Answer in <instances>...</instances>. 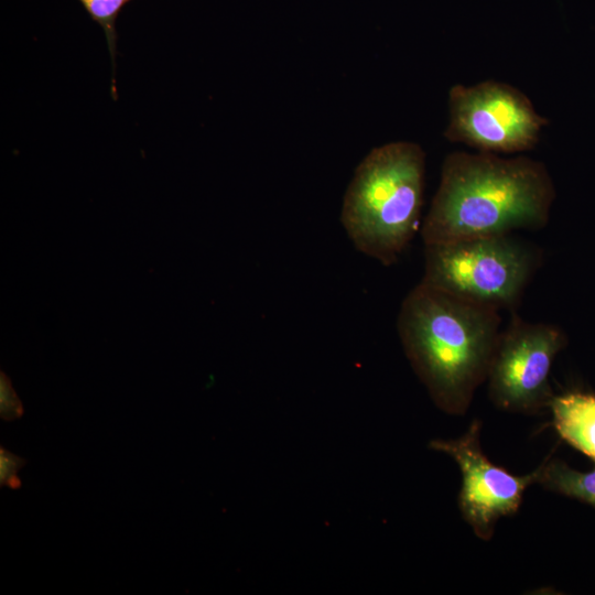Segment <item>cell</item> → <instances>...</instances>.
Here are the masks:
<instances>
[{"instance_id":"1","label":"cell","mask_w":595,"mask_h":595,"mask_svg":"<svg viewBox=\"0 0 595 595\" xmlns=\"http://www.w3.org/2000/svg\"><path fill=\"white\" fill-rule=\"evenodd\" d=\"M554 196L541 162L482 151L450 153L422 223L424 246L541 228Z\"/></svg>"},{"instance_id":"2","label":"cell","mask_w":595,"mask_h":595,"mask_svg":"<svg viewBox=\"0 0 595 595\" xmlns=\"http://www.w3.org/2000/svg\"><path fill=\"white\" fill-rule=\"evenodd\" d=\"M498 311L422 281L402 301L397 327L404 353L444 410L464 411L487 377L500 335Z\"/></svg>"},{"instance_id":"3","label":"cell","mask_w":595,"mask_h":595,"mask_svg":"<svg viewBox=\"0 0 595 595\" xmlns=\"http://www.w3.org/2000/svg\"><path fill=\"white\" fill-rule=\"evenodd\" d=\"M425 153L411 141L374 148L357 165L340 223L354 247L383 266L397 262L419 230Z\"/></svg>"},{"instance_id":"4","label":"cell","mask_w":595,"mask_h":595,"mask_svg":"<svg viewBox=\"0 0 595 595\" xmlns=\"http://www.w3.org/2000/svg\"><path fill=\"white\" fill-rule=\"evenodd\" d=\"M422 282L497 310L513 306L536 255L508 235L425 245Z\"/></svg>"},{"instance_id":"5","label":"cell","mask_w":595,"mask_h":595,"mask_svg":"<svg viewBox=\"0 0 595 595\" xmlns=\"http://www.w3.org/2000/svg\"><path fill=\"white\" fill-rule=\"evenodd\" d=\"M447 104L445 138L482 152L530 150L548 123L522 91L496 80L454 85Z\"/></svg>"},{"instance_id":"6","label":"cell","mask_w":595,"mask_h":595,"mask_svg":"<svg viewBox=\"0 0 595 595\" xmlns=\"http://www.w3.org/2000/svg\"><path fill=\"white\" fill-rule=\"evenodd\" d=\"M563 344L564 336L555 326L513 316L499 335L487 375L495 402L511 410L545 403L551 364Z\"/></svg>"},{"instance_id":"7","label":"cell","mask_w":595,"mask_h":595,"mask_svg":"<svg viewBox=\"0 0 595 595\" xmlns=\"http://www.w3.org/2000/svg\"><path fill=\"white\" fill-rule=\"evenodd\" d=\"M434 450L451 455L462 472L459 507L466 521L482 538H488L494 522L517 511L527 486L538 482L539 468L518 477L490 463L478 443V424L454 441H433Z\"/></svg>"},{"instance_id":"8","label":"cell","mask_w":595,"mask_h":595,"mask_svg":"<svg viewBox=\"0 0 595 595\" xmlns=\"http://www.w3.org/2000/svg\"><path fill=\"white\" fill-rule=\"evenodd\" d=\"M550 403L559 434L595 461V396L569 393Z\"/></svg>"},{"instance_id":"9","label":"cell","mask_w":595,"mask_h":595,"mask_svg":"<svg viewBox=\"0 0 595 595\" xmlns=\"http://www.w3.org/2000/svg\"><path fill=\"white\" fill-rule=\"evenodd\" d=\"M538 482L552 490L595 506V469L583 473L561 462H551L539 468Z\"/></svg>"},{"instance_id":"10","label":"cell","mask_w":595,"mask_h":595,"mask_svg":"<svg viewBox=\"0 0 595 595\" xmlns=\"http://www.w3.org/2000/svg\"><path fill=\"white\" fill-rule=\"evenodd\" d=\"M89 15V18L96 22L104 31L108 51L111 60L112 80H111V94L116 99V55H117V31L116 21L117 17L131 0H77Z\"/></svg>"},{"instance_id":"11","label":"cell","mask_w":595,"mask_h":595,"mask_svg":"<svg viewBox=\"0 0 595 595\" xmlns=\"http://www.w3.org/2000/svg\"><path fill=\"white\" fill-rule=\"evenodd\" d=\"M24 413L23 404L4 371L0 372V416L4 421H13Z\"/></svg>"},{"instance_id":"12","label":"cell","mask_w":595,"mask_h":595,"mask_svg":"<svg viewBox=\"0 0 595 595\" xmlns=\"http://www.w3.org/2000/svg\"><path fill=\"white\" fill-rule=\"evenodd\" d=\"M25 465V459L0 446V486L19 489L22 485L18 472Z\"/></svg>"}]
</instances>
